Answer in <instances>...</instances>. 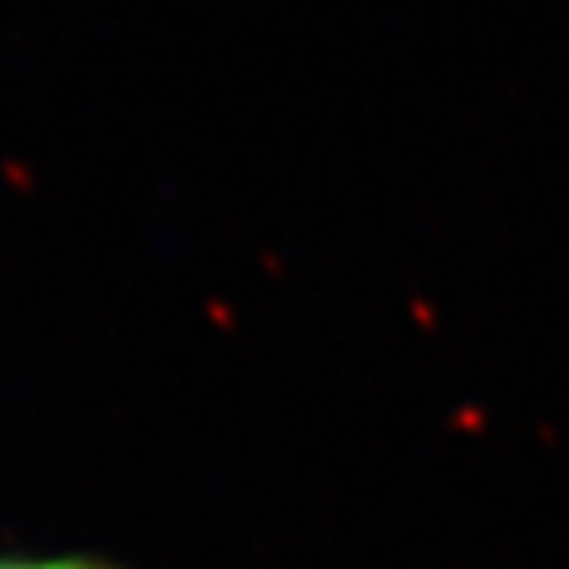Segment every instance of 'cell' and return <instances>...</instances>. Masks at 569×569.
<instances>
[{
  "instance_id": "obj_1",
  "label": "cell",
  "mask_w": 569,
  "mask_h": 569,
  "mask_svg": "<svg viewBox=\"0 0 569 569\" xmlns=\"http://www.w3.org/2000/svg\"><path fill=\"white\" fill-rule=\"evenodd\" d=\"M0 569H116L83 558H0Z\"/></svg>"
}]
</instances>
